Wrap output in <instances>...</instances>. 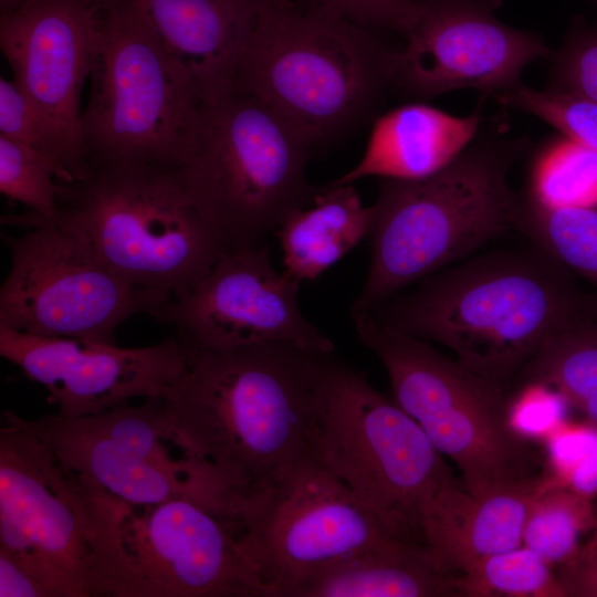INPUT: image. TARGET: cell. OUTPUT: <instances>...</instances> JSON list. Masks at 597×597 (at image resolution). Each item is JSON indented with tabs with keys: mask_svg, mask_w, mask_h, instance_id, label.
Returning a JSON list of instances; mask_svg holds the SVG:
<instances>
[{
	"mask_svg": "<svg viewBox=\"0 0 597 597\" xmlns=\"http://www.w3.org/2000/svg\"><path fill=\"white\" fill-rule=\"evenodd\" d=\"M325 355L287 343L230 352L191 348L165 399L232 517L274 491L312 453Z\"/></svg>",
	"mask_w": 597,
	"mask_h": 597,
	"instance_id": "6da1fadb",
	"label": "cell"
},
{
	"mask_svg": "<svg viewBox=\"0 0 597 597\" xmlns=\"http://www.w3.org/2000/svg\"><path fill=\"white\" fill-rule=\"evenodd\" d=\"M367 314L505 386L549 337L591 318L568 271L532 242L462 260Z\"/></svg>",
	"mask_w": 597,
	"mask_h": 597,
	"instance_id": "7a4b0ae2",
	"label": "cell"
},
{
	"mask_svg": "<svg viewBox=\"0 0 597 597\" xmlns=\"http://www.w3.org/2000/svg\"><path fill=\"white\" fill-rule=\"evenodd\" d=\"M503 128L482 122L474 140L431 176L381 179L370 206L369 268L353 317L517 229L523 197L510 186L509 172L526 142Z\"/></svg>",
	"mask_w": 597,
	"mask_h": 597,
	"instance_id": "3957f363",
	"label": "cell"
},
{
	"mask_svg": "<svg viewBox=\"0 0 597 597\" xmlns=\"http://www.w3.org/2000/svg\"><path fill=\"white\" fill-rule=\"evenodd\" d=\"M343 17L262 0L233 90L254 96L315 148L367 119L394 87L399 49Z\"/></svg>",
	"mask_w": 597,
	"mask_h": 597,
	"instance_id": "277c9868",
	"label": "cell"
},
{
	"mask_svg": "<svg viewBox=\"0 0 597 597\" xmlns=\"http://www.w3.org/2000/svg\"><path fill=\"white\" fill-rule=\"evenodd\" d=\"M314 147L252 95L232 90L193 108L175 168L229 249L266 241L322 188L306 179Z\"/></svg>",
	"mask_w": 597,
	"mask_h": 597,
	"instance_id": "5b68a950",
	"label": "cell"
},
{
	"mask_svg": "<svg viewBox=\"0 0 597 597\" xmlns=\"http://www.w3.org/2000/svg\"><path fill=\"white\" fill-rule=\"evenodd\" d=\"M59 214L101 258L161 307L197 285L229 250L188 195L175 166H95L60 184Z\"/></svg>",
	"mask_w": 597,
	"mask_h": 597,
	"instance_id": "8992f818",
	"label": "cell"
},
{
	"mask_svg": "<svg viewBox=\"0 0 597 597\" xmlns=\"http://www.w3.org/2000/svg\"><path fill=\"white\" fill-rule=\"evenodd\" d=\"M84 491L93 597H263L230 516L189 499L135 505Z\"/></svg>",
	"mask_w": 597,
	"mask_h": 597,
	"instance_id": "52a82bcc",
	"label": "cell"
},
{
	"mask_svg": "<svg viewBox=\"0 0 597 597\" xmlns=\"http://www.w3.org/2000/svg\"><path fill=\"white\" fill-rule=\"evenodd\" d=\"M357 336L384 365L394 401L460 470L464 488L484 494L540 478L528 440L509 421L506 386L486 378L426 341L354 316Z\"/></svg>",
	"mask_w": 597,
	"mask_h": 597,
	"instance_id": "ba28073f",
	"label": "cell"
},
{
	"mask_svg": "<svg viewBox=\"0 0 597 597\" xmlns=\"http://www.w3.org/2000/svg\"><path fill=\"white\" fill-rule=\"evenodd\" d=\"M311 438L326 468L398 537L422 544L423 509L455 476L421 427L333 353L322 363Z\"/></svg>",
	"mask_w": 597,
	"mask_h": 597,
	"instance_id": "9c48e42d",
	"label": "cell"
},
{
	"mask_svg": "<svg viewBox=\"0 0 597 597\" xmlns=\"http://www.w3.org/2000/svg\"><path fill=\"white\" fill-rule=\"evenodd\" d=\"M88 78L82 113L87 168L175 166L199 102L134 0L96 1Z\"/></svg>",
	"mask_w": 597,
	"mask_h": 597,
	"instance_id": "30bf717a",
	"label": "cell"
},
{
	"mask_svg": "<svg viewBox=\"0 0 597 597\" xmlns=\"http://www.w3.org/2000/svg\"><path fill=\"white\" fill-rule=\"evenodd\" d=\"M6 412L35 433L88 492L135 505L189 499L230 516L226 498L165 398L75 418Z\"/></svg>",
	"mask_w": 597,
	"mask_h": 597,
	"instance_id": "8fae6325",
	"label": "cell"
},
{
	"mask_svg": "<svg viewBox=\"0 0 597 597\" xmlns=\"http://www.w3.org/2000/svg\"><path fill=\"white\" fill-rule=\"evenodd\" d=\"M1 222L27 231L2 234L11 263L0 287V327L114 344L117 327L127 318L155 316L153 302L101 258L74 222L30 211Z\"/></svg>",
	"mask_w": 597,
	"mask_h": 597,
	"instance_id": "7c38bea8",
	"label": "cell"
},
{
	"mask_svg": "<svg viewBox=\"0 0 597 597\" xmlns=\"http://www.w3.org/2000/svg\"><path fill=\"white\" fill-rule=\"evenodd\" d=\"M235 520L263 597H286L294 586L336 563L405 541L314 451Z\"/></svg>",
	"mask_w": 597,
	"mask_h": 597,
	"instance_id": "4fadbf2b",
	"label": "cell"
},
{
	"mask_svg": "<svg viewBox=\"0 0 597 597\" xmlns=\"http://www.w3.org/2000/svg\"><path fill=\"white\" fill-rule=\"evenodd\" d=\"M0 429V552L51 597H93L91 520L81 484L7 412Z\"/></svg>",
	"mask_w": 597,
	"mask_h": 597,
	"instance_id": "5bb4252c",
	"label": "cell"
},
{
	"mask_svg": "<svg viewBox=\"0 0 597 597\" xmlns=\"http://www.w3.org/2000/svg\"><path fill=\"white\" fill-rule=\"evenodd\" d=\"M301 282L272 263L266 241L227 250L190 291L166 303L156 320L189 348L230 352L287 343L331 354L333 342L298 306Z\"/></svg>",
	"mask_w": 597,
	"mask_h": 597,
	"instance_id": "9a60e30c",
	"label": "cell"
},
{
	"mask_svg": "<svg viewBox=\"0 0 597 597\" xmlns=\"http://www.w3.org/2000/svg\"><path fill=\"white\" fill-rule=\"evenodd\" d=\"M417 19L399 49L394 87L416 101L460 88L501 94L552 51L536 33L496 18L502 0H416Z\"/></svg>",
	"mask_w": 597,
	"mask_h": 597,
	"instance_id": "2e32d148",
	"label": "cell"
},
{
	"mask_svg": "<svg viewBox=\"0 0 597 597\" xmlns=\"http://www.w3.org/2000/svg\"><path fill=\"white\" fill-rule=\"evenodd\" d=\"M96 1L28 0L0 15L1 52L14 83L51 134L66 182L88 169L81 93L91 71Z\"/></svg>",
	"mask_w": 597,
	"mask_h": 597,
	"instance_id": "e0dca14e",
	"label": "cell"
},
{
	"mask_svg": "<svg viewBox=\"0 0 597 597\" xmlns=\"http://www.w3.org/2000/svg\"><path fill=\"white\" fill-rule=\"evenodd\" d=\"M0 355L42 385L56 415L103 412L135 398H165L185 373L191 348L177 336L125 348L111 343L44 337L0 327Z\"/></svg>",
	"mask_w": 597,
	"mask_h": 597,
	"instance_id": "ac0fdd59",
	"label": "cell"
},
{
	"mask_svg": "<svg viewBox=\"0 0 597 597\" xmlns=\"http://www.w3.org/2000/svg\"><path fill=\"white\" fill-rule=\"evenodd\" d=\"M199 103L233 90L262 0H134Z\"/></svg>",
	"mask_w": 597,
	"mask_h": 597,
	"instance_id": "d6986e66",
	"label": "cell"
},
{
	"mask_svg": "<svg viewBox=\"0 0 597 597\" xmlns=\"http://www.w3.org/2000/svg\"><path fill=\"white\" fill-rule=\"evenodd\" d=\"M544 484L543 473L480 495L457 479L443 485L421 516L422 544L438 569L458 577L492 554L523 545L530 504Z\"/></svg>",
	"mask_w": 597,
	"mask_h": 597,
	"instance_id": "ffe728a7",
	"label": "cell"
},
{
	"mask_svg": "<svg viewBox=\"0 0 597 597\" xmlns=\"http://www.w3.org/2000/svg\"><path fill=\"white\" fill-rule=\"evenodd\" d=\"M481 106L464 117L419 101L387 112L375 121L358 164L331 184H354L371 176L416 180L438 172L476 137Z\"/></svg>",
	"mask_w": 597,
	"mask_h": 597,
	"instance_id": "44dd1931",
	"label": "cell"
},
{
	"mask_svg": "<svg viewBox=\"0 0 597 597\" xmlns=\"http://www.w3.org/2000/svg\"><path fill=\"white\" fill-rule=\"evenodd\" d=\"M425 545L399 541L336 563L294 586L286 597H458Z\"/></svg>",
	"mask_w": 597,
	"mask_h": 597,
	"instance_id": "7402d4cb",
	"label": "cell"
},
{
	"mask_svg": "<svg viewBox=\"0 0 597 597\" xmlns=\"http://www.w3.org/2000/svg\"><path fill=\"white\" fill-rule=\"evenodd\" d=\"M371 208L353 184H328L313 202L290 213L275 230L284 271L313 281L369 237Z\"/></svg>",
	"mask_w": 597,
	"mask_h": 597,
	"instance_id": "603a6c76",
	"label": "cell"
},
{
	"mask_svg": "<svg viewBox=\"0 0 597 597\" xmlns=\"http://www.w3.org/2000/svg\"><path fill=\"white\" fill-rule=\"evenodd\" d=\"M519 379L552 387L597 429V320L580 321L549 337Z\"/></svg>",
	"mask_w": 597,
	"mask_h": 597,
	"instance_id": "cb8c5ba5",
	"label": "cell"
},
{
	"mask_svg": "<svg viewBox=\"0 0 597 597\" xmlns=\"http://www.w3.org/2000/svg\"><path fill=\"white\" fill-rule=\"evenodd\" d=\"M517 229L597 289V206L547 207L523 197Z\"/></svg>",
	"mask_w": 597,
	"mask_h": 597,
	"instance_id": "d4e9b609",
	"label": "cell"
},
{
	"mask_svg": "<svg viewBox=\"0 0 597 597\" xmlns=\"http://www.w3.org/2000/svg\"><path fill=\"white\" fill-rule=\"evenodd\" d=\"M596 528L593 500L565 486L544 484L530 504L522 540L555 567L570 561L582 546L580 537Z\"/></svg>",
	"mask_w": 597,
	"mask_h": 597,
	"instance_id": "484cf974",
	"label": "cell"
},
{
	"mask_svg": "<svg viewBox=\"0 0 597 597\" xmlns=\"http://www.w3.org/2000/svg\"><path fill=\"white\" fill-rule=\"evenodd\" d=\"M554 567L520 545L492 554L457 577L459 597H565Z\"/></svg>",
	"mask_w": 597,
	"mask_h": 597,
	"instance_id": "4316f807",
	"label": "cell"
},
{
	"mask_svg": "<svg viewBox=\"0 0 597 597\" xmlns=\"http://www.w3.org/2000/svg\"><path fill=\"white\" fill-rule=\"evenodd\" d=\"M526 198L547 207L596 206L597 155L563 138L537 153Z\"/></svg>",
	"mask_w": 597,
	"mask_h": 597,
	"instance_id": "83f0119b",
	"label": "cell"
},
{
	"mask_svg": "<svg viewBox=\"0 0 597 597\" xmlns=\"http://www.w3.org/2000/svg\"><path fill=\"white\" fill-rule=\"evenodd\" d=\"M498 101L543 119L597 155V102L574 92L536 91L523 84L499 94Z\"/></svg>",
	"mask_w": 597,
	"mask_h": 597,
	"instance_id": "f1b7e54d",
	"label": "cell"
},
{
	"mask_svg": "<svg viewBox=\"0 0 597 597\" xmlns=\"http://www.w3.org/2000/svg\"><path fill=\"white\" fill-rule=\"evenodd\" d=\"M0 191L44 219H57L59 182L41 155L0 136Z\"/></svg>",
	"mask_w": 597,
	"mask_h": 597,
	"instance_id": "f546056e",
	"label": "cell"
},
{
	"mask_svg": "<svg viewBox=\"0 0 597 597\" xmlns=\"http://www.w3.org/2000/svg\"><path fill=\"white\" fill-rule=\"evenodd\" d=\"M549 88L574 92L597 102V21L575 20L551 57Z\"/></svg>",
	"mask_w": 597,
	"mask_h": 597,
	"instance_id": "4dcf8cb0",
	"label": "cell"
},
{
	"mask_svg": "<svg viewBox=\"0 0 597 597\" xmlns=\"http://www.w3.org/2000/svg\"><path fill=\"white\" fill-rule=\"evenodd\" d=\"M0 136L48 159L57 182L67 181L59 149L43 121L14 81L3 76L0 77Z\"/></svg>",
	"mask_w": 597,
	"mask_h": 597,
	"instance_id": "1f68e13d",
	"label": "cell"
},
{
	"mask_svg": "<svg viewBox=\"0 0 597 597\" xmlns=\"http://www.w3.org/2000/svg\"><path fill=\"white\" fill-rule=\"evenodd\" d=\"M567 406L552 387L540 381H524L509 399V421L522 438L544 441L566 421Z\"/></svg>",
	"mask_w": 597,
	"mask_h": 597,
	"instance_id": "d6a6232c",
	"label": "cell"
},
{
	"mask_svg": "<svg viewBox=\"0 0 597 597\" xmlns=\"http://www.w3.org/2000/svg\"><path fill=\"white\" fill-rule=\"evenodd\" d=\"M307 4L373 30H390L405 38L418 14L416 0H306Z\"/></svg>",
	"mask_w": 597,
	"mask_h": 597,
	"instance_id": "836d02e7",
	"label": "cell"
},
{
	"mask_svg": "<svg viewBox=\"0 0 597 597\" xmlns=\"http://www.w3.org/2000/svg\"><path fill=\"white\" fill-rule=\"evenodd\" d=\"M565 597H597V534L582 544L578 553L558 566L556 573Z\"/></svg>",
	"mask_w": 597,
	"mask_h": 597,
	"instance_id": "e575fe53",
	"label": "cell"
},
{
	"mask_svg": "<svg viewBox=\"0 0 597 597\" xmlns=\"http://www.w3.org/2000/svg\"><path fill=\"white\" fill-rule=\"evenodd\" d=\"M0 597H51L14 559L0 552Z\"/></svg>",
	"mask_w": 597,
	"mask_h": 597,
	"instance_id": "d590c367",
	"label": "cell"
},
{
	"mask_svg": "<svg viewBox=\"0 0 597 597\" xmlns=\"http://www.w3.org/2000/svg\"><path fill=\"white\" fill-rule=\"evenodd\" d=\"M559 486L568 488L589 500L597 496V437Z\"/></svg>",
	"mask_w": 597,
	"mask_h": 597,
	"instance_id": "8d00e7d4",
	"label": "cell"
},
{
	"mask_svg": "<svg viewBox=\"0 0 597 597\" xmlns=\"http://www.w3.org/2000/svg\"><path fill=\"white\" fill-rule=\"evenodd\" d=\"M28 0H0L1 13L11 11Z\"/></svg>",
	"mask_w": 597,
	"mask_h": 597,
	"instance_id": "74e56055",
	"label": "cell"
},
{
	"mask_svg": "<svg viewBox=\"0 0 597 597\" xmlns=\"http://www.w3.org/2000/svg\"><path fill=\"white\" fill-rule=\"evenodd\" d=\"M596 517H597V496L593 500ZM597 534V528L594 531Z\"/></svg>",
	"mask_w": 597,
	"mask_h": 597,
	"instance_id": "f35d334b",
	"label": "cell"
}]
</instances>
